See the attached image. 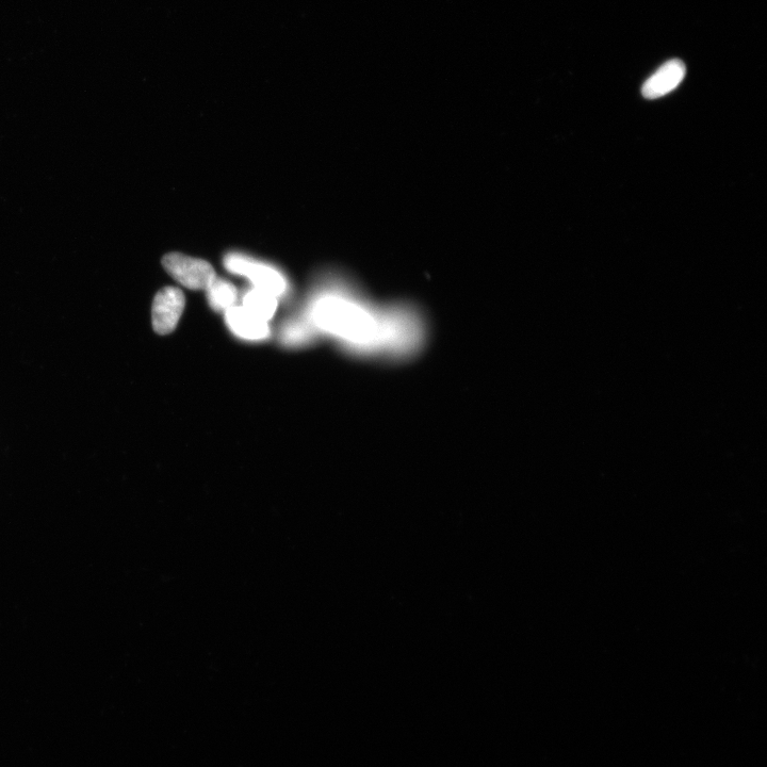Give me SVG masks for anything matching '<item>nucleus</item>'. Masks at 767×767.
Segmentation results:
<instances>
[{"label":"nucleus","mask_w":767,"mask_h":767,"mask_svg":"<svg viewBox=\"0 0 767 767\" xmlns=\"http://www.w3.org/2000/svg\"><path fill=\"white\" fill-rule=\"evenodd\" d=\"M685 74H687V68L681 60H669L645 81L642 94L647 100L660 99L677 89Z\"/></svg>","instance_id":"nucleus-4"},{"label":"nucleus","mask_w":767,"mask_h":767,"mask_svg":"<svg viewBox=\"0 0 767 767\" xmlns=\"http://www.w3.org/2000/svg\"><path fill=\"white\" fill-rule=\"evenodd\" d=\"M226 266L233 272L248 276L256 289L268 292L274 297L282 295L285 289L282 275L269 267L255 265L239 258H230Z\"/></svg>","instance_id":"nucleus-5"},{"label":"nucleus","mask_w":767,"mask_h":767,"mask_svg":"<svg viewBox=\"0 0 767 767\" xmlns=\"http://www.w3.org/2000/svg\"><path fill=\"white\" fill-rule=\"evenodd\" d=\"M162 265L174 280L191 290H207L217 277L207 261L181 253L167 254Z\"/></svg>","instance_id":"nucleus-2"},{"label":"nucleus","mask_w":767,"mask_h":767,"mask_svg":"<svg viewBox=\"0 0 767 767\" xmlns=\"http://www.w3.org/2000/svg\"><path fill=\"white\" fill-rule=\"evenodd\" d=\"M206 291L210 306L217 312L233 307L238 298L236 287L219 277H216Z\"/></svg>","instance_id":"nucleus-7"},{"label":"nucleus","mask_w":767,"mask_h":767,"mask_svg":"<svg viewBox=\"0 0 767 767\" xmlns=\"http://www.w3.org/2000/svg\"><path fill=\"white\" fill-rule=\"evenodd\" d=\"M321 328L367 358L400 359L417 354L427 340V323L410 304H384L368 297H329L318 305Z\"/></svg>","instance_id":"nucleus-1"},{"label":"nucleus","mask_w":767,"mask_h":767,"mask_svg":"<svg viewBox=\"0 0 767 767\" xmlns=\"http://www.w3.org/2000/svg\"><path fill=\"white\" fill-rule=\"evenodd\" d=\"M243 306L258 318L268 321L276 312L277 301L270 293L255 289L244 297Z\"/></svg>","instance_id":"nucleus-8"},{"label":"nucleus","mask_w":767,"mask_h":767,"mask_svg":"<svg viewBox=\"0 0 767 767\" xmlns=\"http://www.w3.org/2000/svg\"><path fill=\"white\" fill-rule=\"evenodd\" d=\"M186 305V298L181 289L166 287L161 289L155 299L152 310L153 328L159 335L174 332Z\"/></svg>","instance_id":"nucleus-3"},{"label":"nucleus","mask_w":767,"mask_h":767,"mask_svg":"<svg viewBox=\"0 0 767 767\" xmlns=\"http://www.w3.org/2000/svg\"><path fill=\"white\" fill-rule=\"evenodd\" d=\"M226 321L230 329L244 339L258 340L269 335L267 321L258 318L244 306L228 308Z\"/></svg>","instance_id":"nucleus-6"}]
</instances>
